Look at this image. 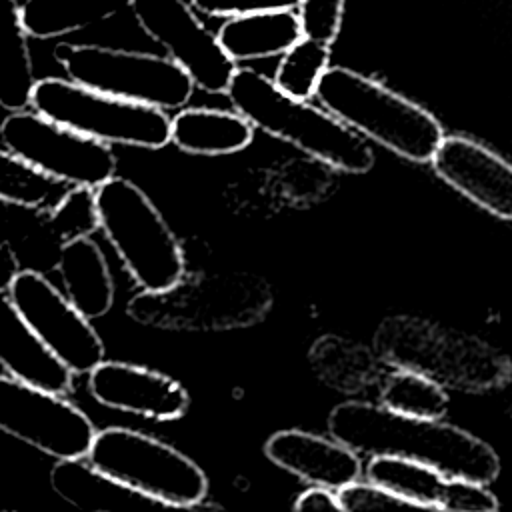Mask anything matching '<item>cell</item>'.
Masks as SVG:
<instances>
[{"instance_id":"cell-1","label":"cell","mask_w":512,"mask_h":512,"mask_svg":"<svg viewBox=\"0 0 512 512\" xmlns=\"http://www.w3.org/2000/svg\"><path fill=\"white\" fill-rule=\"evenodd\" d=\"M328 432L358 454L408 458L480 484L496 480L502 468L494 448L478 436L442 418L408 416L382 404L352 400L334 406Z\"/></svg>"},{"instance_id":"cell-2","label":"cell","mask_w":512,"mask_h":512,"mask_svg":"<svg viewBox=\"0 0 512 512\" xmlns=\"http://www.w3.org/2000/svg\"><path fill=\"white\" fill-rule=\"evenodd\" d=\"M238 114L330 168L364 174L374 166L372 148L358 132L328 110L280 90L272 78L252 70H234L224 92Z\"/></svg>"},{"instance_id":"cell-3","label":"cell","mask_w":512,"mask_h":512,"mask_svg":"<svg viewBox=\"0 0 512 512\" xmlns=\"http://www.w3.org/2000/svg\"><path fill=\"white\" fill-rule=\"evenodd\" d=\"M384 364L424 374L444 388L486 392L504 386L512 362L488 342L414 316H390L374 332Z\"/></svg>"},{"instance_id":"cell-4","label":"cell","mask_w":512,"mask_h":512,"mask_svg":"<svg viewBox=\"0 0 512 512\" xmlns=\"http://www.w3.org/2000/svg\"><path fill=\"white\" fill-rule=\"evenodd\" d=\"M314 96L348 128L412 162H430L444 138L426 108L344 66H328Z\"/></svg>"},{"instance_id":"cell-5","label":"cell","mask_w":512,"mask_h":512,"mask_svg":"<svg viewBox=\"0 0 512 512\" xmlns=\"http://www.w3.org/2000/svg\"><path fill=\"white\" fill-rule=\"evenodd\" d=\"M94 202L98 228L144 292L160 296L184 280L182 246L136 182L114 174L94 188Z\"/></svg>"},{"instance_id":"cell-6","label":"cell","mask_w":512,"mask_h":512,"mask_svg":"<svg viewBox=\"0 0 512 512\" xmlns=\"http://www.w3.org/2000/svg\"><path fill=\"white\" fill-rule=\"evenodd\" d=\"M86 460L150 502L190 508L208 492L204 470L178 448L144 432L110 426L96 430Z\"/></svg>"},{"instance_id":"cell-7","label":"cell","mask_w":512,"mask_h":512,"mask_svg":"<svg viewBox=\"0 0 512 512\" xmlns=\"http://www.w3.org/2000/svg\"><path fill=\"white\" fill-rule=\"evenodd\" d=\"M38 114L104 144L158 150L170 144V116L162 108L124 100L70 78H40L30 96Z\"/></svg>"},{"instance_id":"cell-8","label":"cell","mask_w":512,"mask_h":512,"mask_svg":"<svg viewBox=\"0 0 512 512\" xmlns=\"http://www.w3.org/2000/svg\"><path fill=\"white\" fill-rule=\"evenodd\" d=\"M54 60L78 84L162 110L184 108L196 88L172 58L150 52L60 42Z\"/></svg>"},{"instance_id":"cell-9","label":"cell","mask_w":512,"mask_h":512,"mask_svg":"<svg viewBox=\"0 0 512 512\" xmlns=\"http://www.w3.org/2000/svg\"><path fill=\"white\" fill-rule=\"evenodd\" d=\"M0 140L24 164L70 186L98 188L116 174L110 144L88 138L36 110L10 112L0 122Z\"/></svg>"},{"instance_id":"cell-10","label":"cell","mask_w":512,"mask_h":512,"mask_svg":"<svg viewBox=\"0 0 512 512\" xmlns=\"http://www.w3.org/2000/svg\"><path fill=\"white\" fill-rule=\"evenodd\" d=\"M0 430L56 458H84L96 436L92 420L64 398L8 374L0 376Z\"/></svg>"},{"instance_id":"cell-11","label":"cell","mask_w":512,"mask_h":512,"mask_svg":"<svg viewBox=\"0 0 512 512\" xmlns=\"http://www.w3.org/2000/svg\"><path fill=\"white\" fill-rule=\"evenodd\" d=\"M6 292L36 336L72 374H88L104 360V342L90 318L40 272H16Z\"/></svg>"},{"instance_id":"cell-12","label":"cell","mask_w":512,"mask_h":512,"mask_svg":"<svg viewBox=\"0 0 512 512\" xmlns=\"http://www.w3.org/2000/svg\"><path fill=\"white\" fill-rule=\"evenodd\" d=\"M138 26L186 70L194 86L208 94H224L236 62L224 52L214 32L184 0H132Z\"/></svg>"},{"instance_id":"cell-13","label":"cell","mask_w":512,"mask_h":512,"mask_svg":"<svg viewBox=\"0 0 512 512\" xmlns=\"http://www.w3.org/2000/svg\"><path fill=\"white\" fill-rule=\"evenodd\" d=\"M366 478L398 494L414 508H436L446 512H494L498 498L488 484L450 476L434 466L398 458L372 456L366 466Z\"/></svg>"},{"instance_id":"cell-14","label":"cell","mask_w":512,"mask_h":512,"mask_svg":"<svg viewBox=\"0 0 512 512\" xmlns=\"http://www.w3.org/2000/svg\"><path fill=\"white\" fill-rule=\"evenodd\" d=\"M88 390L106 408L156 422L180 418L190 404V396L178 380L118 360H102L94 366L88 372Z\"/></svg>"},{"instance_id":"cell-15","label":"cell","mask_w":512,"mask_h":512,"mask_svg":"<svg viewBox=\"0 0 512 512\" xmlns=\"http://www.w3.org/2000/svg\"><path fill=\"white\" fill-rule=\"evenodd\" d=\"M430 164L462 196L496 218L512 220V164L466 136H444Z\"/></svg>"},{"instance_id":"cell-16","label":"cell","mask_w":512,"mask_h":512,"mask_svg":"<svg viewBox=\"0 0 512 512\" xmlns=\"http://www.w3.org/2000/svg\"><path fill=\"white\" fill-rule=\"evenodd\" d=\"M264 454L300 480L332 490L358 480L362 472L358 452L332 436L324 438L304 430L274 432L264 444Z\"/></svg>"},{"instance_id":"cell-17","label":"cell","mask_w":512,"mask_h":512,"mask_svg":"<svg viewBox=\"0 0 512 512\" xmlns=\"http://www.w3.org/2000/svg\"><path fill=\"white\" fill-rule=\"evenodd\" d=\"M0 366L8 376L56 394L66 396L72 388L74 374L36 336L6 290H0Z\"/></svg>"},{"instance_id":"cell-18","label":"cell","mask_w":512,"mask_h":512,"mask_svg":"<svg viewBox=\"0 0 512 512\" xmlns=\"http://www.w3.org/2000/svg\"><path fill=\"white\" fill-rule=\"evenodd\" d=\"M56 272L66 298L90 320L108 314L114 306V280L102 248L90 236L62 242Z\"/></svg>"},{"instance_id":"cell-19","label":"cell","mask_w":512,"mask_h":512,"mask_svg":"<svg viewBox=\"0 0 512 512\" xmlns=\"http://www.w3.org/2000/svg\"><path fill=\"white\" fill-rule=\"evenodd\" d=\"M234 62L282 56L302 38L296 10H266L230 16L216 32Z\"/></svg>"},{"instance_id":"cell-20","label":"cell","mask_w":512,"mask_h":512,"mask_svg":"<svg viewBox=\"0 0 512 512\" xmlns=\"http://www.w3.org/2000/svg\"><path fill=\"white\" fill-rule=\"evenodd\" d=\"M254 126L238 112L220 108H182L170 118V142L188 154L222 156L244 150Z\"/></svg>"},{"instance_id":"cell-21","label":"cell","mask_w":512,"mask_h":512,"mask_svg":"<svg viewBox=\"0 0 512 512\" xmlns=\"http://www.w3.org/2000/svg\"><path fill=\"white\" fill-rule=\"evenodd\" d=\"M50 484L62 500L86 512H118L150 502L96 470L86 456L58 460L50 470Z\"/></svg>"},{"instance_id":"cell-22","label":"cell","mask_w":512,"mask_h":512,"mask_svg":"<svg viewBox=\"0 0 512 512\" xmlns=\"http://www.w3.org/2000/svg\"><path fill=\"white\" fill-rule=\"evenodd\" d=\"M28 38L20 4L0 0V106L8 112L28 108L36 84Z\"/></svg>"},{"instance_id":"cell-23","label":"cell","mask_w":512,"mask_h":512,"mask_svg":"<svg viewBox=\"0 0 512 512\" xmlns=\"http://www.w3.org/2000/svg\"><path fill=\"white\" fill-rule=\"evenodd\" d=\"M132 0H26L20 4L22 24L30 38H60L100 24L122 10Z\"/></svg>"},{"instance_id":"cell-24","label":"cell","mask_w":512,"mask_h":512,"mask_svg":"<svg viewBox=\"0 0 512 512\" xmlns=\"http://www.w3.org/2000/svg\"><path fill=\"white\" fill-rule=\"evenodd\" d=\"M316 374L340 392L368 388L380 374V356L356 342L338 336H322L310 348Z\"/></svg>"},{"instance_id":"cell-25","label":"cell","mask_w":512,"mask_h":512,"mask_svg":"<svg viewBox=\"0 0 512 512\" xmlns=\"http://www.w3.org/2000/svg\"><path fill=\"white\" fill-rule=\"evenodd\" d=\"M70 184L50 178L0 148V200L38 212H50L66 196Z\"/></svg>"},{"instance_id":"cell-26","label":"cell","mask_w":512,"mask_h":512,"mask_svg":"<svg viewBox=\"0 0 512 512\" xmlns=\"http://www.w3.org/2000/svg\"><path fill=\"white\" fill-rule=\"evenodd\" d=\"M382 406L418 418H442L448 410L446 388L420 372L396 368L380 390Z\"/></svg>"},{"instance_id":"cell-27","label":"cell","mask_w":512,"mask_h":512,"mask_svg":"<svg viewBox=\"0 0 512 512\" xmlns=\"http://www.w3.org/2000/svg\"><path fill=\"white\" fill-rule=\"evenodd\" d=\"M328 66L330 46L302 36L282 54L272 80L286 94L300 100H310L316 94L318 82Z\"/></svg>"},{"instance_id":"cell-28","label":"cell","mask_w":512,"mask_h":512,"mask_svg":"<svg viewBox=\"0 0 512 512\" xmlns=\"http://www.w3.org/2000/svg\"><path fill=\"white\" fill-rule=\"evenodd\" d=\"M48 224L62 242L76 236H90V232L98 228L94 188L72 186L54 210L48 212Z\"/></svg>"},{"instance_id":"cell-29","label":"cell","mask_w":512,"mask_h":512,"mask_svg":"<svg viewBox=\"0 0 512 512\" xmlns=\"http://www.w3.org/2000/svg\"><path fill=\"white\" fill-rule=\"evenodd\" d=\"M346 0H298L296 16L304 38L332 46L340 34Z\"/></svg>"},{"instance_id":"cell-30","label":"cell","mask_w":512,"mask_h":512,"mask_svg":"<svg viewBox=\"0 0 512 512\" xmlns=\"http://www.w3.org/2000/svg\"><path fill=\"white\" fill-rule=\"evenodd\" d=\"M336 498L340 510L356 512V510H376V508H414L410 502L400 498L398 494L386 490L374 482L354 480L336 490Z\"/></svg>"},{"instance_id":"cell-31","label":"cell","mask_w":512,"mask_h":512,"mask_svg":"<svg viewBox=\"0 0 512 512\" xmlns=\"http://www.w3.org/2000/svg\"><path fill=\"white\" fill-rule=\"evenodd\" d=\"M192 8L208 16H242L266 10H290L298 0H190Z\"/></svg>"},{"instance_id":"cell-32","label":"cell","mask_w":512,"mask_h":512,"mask_svg":"<svg viewBox=\"0 0 512 512\" xmlns=\"http://www.w3.org/2000/svg\"><path fill=\"white\" fill-rule=\"evenodd\" d=\"M294 510L298 512H342L336 490L326 486H314L310 484L308 490H304L294 500Z\"/></svg>"}]
</instances>
